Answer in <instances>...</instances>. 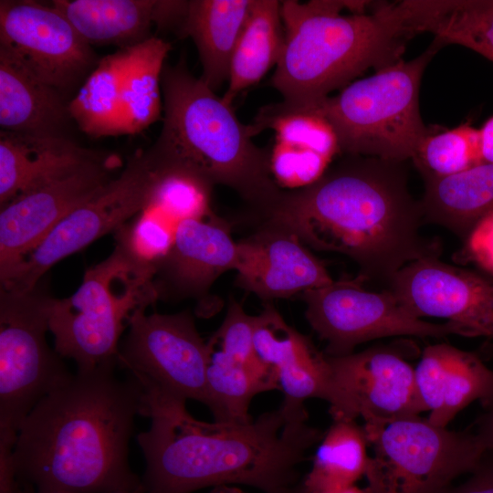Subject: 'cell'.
Segmentation results:
<instances>
[{
	"label": "cell",
	"instance_id": "cell-1",
	"mask_svg": "<svg viewBox=\"0 0 493 493\" xmlns=\"http://www.w3.org/2000/svg\"><path fill=\"white\" fill-rule=\"evenodd\" d=\"M141 415L151 419L137 435L145 493L238 485L285 493L301 481L299 466L325 433L308 423L304 404L286 401L247 423H208L193 417L184 402L143 394Z\"/></svg>",
	"mask_w": 493,
	"mask_h": 493
},
{
	"label": "cell",
	"instance_id": "cell-2",
	"mask_svg": "<svg viewBox=\"0 0 493 493\" xmlns=\"http://www.w3.org/2000/svg\"><path fill=\"white\" fill-rule=\"evenodd\" d=\"M262 222L288 229L315 250L348 257L358 278L386 286L407 264L440 252L421 234V204L404 162L347 155L314 184L282 190Z\"/></svg>",
	"mask_w": 493,
	"mask_h": 493
},
{
	"label": "cell",
	"instance_id": "cell-3",
	"mask_svg": "<svg viewBox=\"0 0 493 493\" xmlns=\"http://www.w3.org/2000/svg\"><path fill=\"white\" fill-rule=\"evenodd\" d=\"M116 366L77 372L41 399L18 429L16 477L37 492L113 493L143 487L129 464L143 392Z\"/></svg>",
	"mask_w": 493,
	"mask_h": 493
},
{
	"label": "cell",
	"instance_id": "cell-4",
	"mask_svg": "<svg viewBox=\"0 0 493 493\" xmlns=\"http://www.w3.org/2000/svg\"><path fill=\"white\" fill-rule=\"evenodd\" d=\"M281 2L284 46L270 84L292 108H311L368 68L402 59L405 28L397 2Z\"/></svg>",
	"mask_w": 493,
	"mask_h": 493
},
{
	"label": "cell",
	"instance_id": "cell-5",
	"mask_svg": "<svg viewBox=\"0 0 493 493\" xmlns=\"http://www.w3.org/2000/svg\"><path fill=\"white\" fill-rule=\"evenodd\" d=\"M164 118L159 137L148 149L158 159L189 168L214 186L234 190L262 221L282 189L275 182L269 151L252 141V125L243 124L232 105L216 96L187 68L184 59L162 73Z\"/></svg>",
	"mask_w": 493,
	"mask_h": 493
},
{
	"label": "cell",
	"instance_id": "cell-6",
	"mask_svg": "<svg viewBox=\"0 0 493 493\" xmlns=\"http://www.w3.org/2000/svg\"><path fill=\"white\" fill-rule=\"evenodd\" d=\"M156 274L116 245L109 257L86 271L75 293L48 297L55 351L73 360L78 372L118 365L120 338L131 317L160 297Z\"/></svg>",
	"mask_w": 493,
	"mask_h": 493
},
{
	"label": "cell",
	"instance_id": "cell-7",
	"mask_svg": "<svg viewBox=\"0 0 493 493\" xmlns=\"http://www.w3.org/2000/svg\"><path fill=\"white\" fill-rule=\"evenodd\" d=\"M444 46L434 40L418 57L375 70L311 109L332 126L341 152L393 162L412 159L429 133L419 111L423 73Z\"/></svg>",
	"mask_w": 493,
	"mask_h": 493
},
{
	"label": "cell",
	"instance_id": "cell-8",
	"mask_svg": "<svg viewBox=\"0 0 493 493\" xmlns=\"http://www.w3.org/2000/svg\"><path fill=\"white\" fill-rule=\"evenodd\" d=\"M363 427L373 450L364 476L370 493H444L486 454L475 433L450 431L420 415Z\"/></svg>",
	"mask_w": 493,
	"mask_h": 493
},
{
	"label": "cell",
	"instance_id": "cell-9",
	"mask_svg": "<svg viewBox=\"0 0 493 493\" xmlns=\"http://www.w3.org/2000/svg\"><path fill=\"white\" fill-rule=\"evenodd\" d=\"M47 299L38 285L24 292L1 288L0 438L16 441L35 405L74 376L47 342Z\"/></svg>",
	"mask_w": 493,
	"mask_h": 493
},
{
	"label": "cell",
	"instance_id": "cell-10",
	"mask_svg": "<svg viewBox=\"0 0 493 493\" xmlns=\"http://www.w3.org/2000/svg\"><path fill=\"white\" fill-rule=\"evenodd\" d=\"M156 176L149 152L131 157L121 173L68 214L6 275L1 288L29 291L55 264L110 231H117L146 205Z\"/></svg>",
	"mask_w": 493,
	"mask_h": 493
},
{
	"label": "cell",
	"instance_id": "cell-11",
	"mask_svg": "<svg viewBox=\"0 0 493 493\" xmlns=\"http://www.w3.org/2000/svg\"><path fill=\"white\" fill-rule=\"evenodd\" d=\"M128 327L118 365L143 394L206 404V342L189 311L147 315L138 309Z\"/></svg>",
	"mask_w": 493,
	"mask_h": 493
},
{
	"label": "cell",
	"instance_id": "cell-12",
	"mask_svg": "<svg viewBox=\"0 0 493 493\" xmlns=\"http://www.w3.org/2000/svg\"><path fill=\"white\" fill-rule=\"evenodd\" d=\"M362 282L360 278L333 281L300 294L307 320L326 342L328 356H344L362 343L387 337L458 335L448 322L435 323L414 316L389 289L370 291Z\"/></svg>",
	"mask_w": 493,
	"mask_h": 493
},
{
	"label": "cell",
	"instance_id": "cell-13",
	"mask_svg": "<svg viewBox=\"0 0 493 493\" xmlns=\"http://www.w3.org/2000/svg\"><path fill=\"white\" fill-rule=\"evenodd\" d=\"M0 47L64 96L99 62L58 10L36 1L0 2Z\"/></svg>",
	"mask_w": 493,
	"mask_h": 493
},
{
	"label": "cell",
	"instance_id": "cell-14",
	"mask_svg": "<svg viewBox=\"0 0 493 493\" xmlns=\"http://www.w3.org/2000/svg\"><path fill=\"white\" fill-rule=\"evenodd\" d=\"M414 316L445 320L459 336L493 339V278L424 257L400 269L386 286Z\"/></svg>",
	"mask_w": 493,
	"mask_h": 493
},
{
	"label": "cell",
	"instance_id": "cell-15",
	"mask_svg": "<svg viewBox=\"0 0 493 493\" xmlns=\"http://www.w3.org/2000/svg\"><path fill=\"white\" fill-rule=\"evenodd\" d=\"M119 166L116 156L100 154L2 206L0 277L11 271L68 214L96 194Z\"/></svg>",
	"mask_w": 493,
	"mask_h": 493
},
{
	"label": "cell",
	"instance_id": "cell-16",
	"mask_svg": "<svg viewBox=\"0 0 493 493\" xmlns=\"http://www.w3.org/2000/svg\"><path fill=\"white\" fill-rule=\"evenodd\" d=\"M328 359L341 401L339 419L362 417L364 424H369L425 412L414 368L395 351L372 347Z\"/></svg>",
	"mask_w": 493,
	"mask_h": 493
},
{
	"label": "cell",
	"instance_id": "cell-17",
	"mask_svg": "<svg viewBox=\"0 0 493 493\" xmlns=\"http://www.w3.org/2000/svg\"><path fill=\"white\" fill-rule=\"evenodd\" d=\"M235 284L264 302L322 288L334 280L326 266L288 229L269 222L236 242Z\"/></svg>",
	"mask_w": 493,
	"mask_h": 493
},
{
	"label": "cell",
	"instance_id": "cell-18",
	"mask_svg": "<svg viewBox=\"0 0 493 493\" xmlns=\"http://www.w3.org/2000/svg\"><path fill=\"white\" fill-rule=\"evenodd\" d=\"M254 344L260 361L277 378L284 401L304 404L318 398L330 404L332 419L341 414V401L328 356L305 335L289 326L272 301L254 316Z\"/></svg>",
	"mask_w": 493,
	"mask_h": 493
},
{
	"label": "cell",
	"instance_id": "cell-19",
	"mask_svg": "<svg viewBox=\"0 0 493 493\" xmlns=\"http://www.w3.org/2000/svg\"><path fill=\"white\" fill-rule=\"evenodd\" d=\"M236 242L225 220L215 215L186 219L179 225L172 249L158 267L160 297L166 293L202 302L222 274L236 269Z\"/></svg>",
	"mask_w": 493,
	"mask_h": 493
},
{
	"label": "cell",
	"instance_id": "cell-20",
	"mask_svg": "<svg viewBox=\"0 0 493 493\" xmlns=\"http://www.w3.org/2000/svg\"><path fill=\"white\" fill-rule=\"evenodd\" d=\"M420 399L431 424L446 427L472 402L493 407V370L472 351L446 342L426 346L414 368Z\"/></svg>",
	"mask_w": 493,
	"mask_h": 493
},
{
	"label": "cell",
	"instance_id": "cell-21",
	"mask_svg": "<svg viewBox=\"0 0 493 493\" xmlns=\"http://www.w3.org/2000/svg\"><path fill=\"white\" fill-rule=\"evenodd\" d=\"M100 153L66 136L0 132V205L71 173Z\"/></svg>",
	"mask_w": 493,
	"mask_h": 493
},
{
	"label": "cell",
	"instance_id": "cell-22",
	"mask_svg": "<svg viewBox=\"0 0 493 493\" xmlns=\"http://www.w3.org/2000/svg\"><path fill=\"white\" fill-rule=\"evenodd\" d=\"M68 120L71 117L64 95L0 47L1 130L64 136L62 131Z\"/></svg>",
	"mask_w": 493,
	"mask_h": 493
},
{
	"label": "cell",
	"instance_id": "cell-23",
	"mask_svg": "<svg viewBox=\"0 0 493 493\" xmlns=\"http://www.w3.org/2000/svg\"><path fill=\"white\" fill-rule=\"evenodd\" d=\"M397 5L412 37L431 33L443 46L457 44L493 62V0H404Z\"/></svg>",
	"mask_w": 493,
	"mask_h": 493
},
{
	"label": "cell",
	"instance_id": "cell-24",
	"mask_svg": "<svg viewBox=\"0 0 493 493\" xmlns=\"http://www.w3.org/2000/svg\"><path fill=\"white\" fill-rule=\"evenodd\" d=\"M149 153L156 164V176L146 205L134 218L142 226L173 242L183 221L214 215L211 209L214 185L189 168Z\"/></svg>",
	"mask_w": 493,
	"mask_h": 493
},
{
	"label": "cell",
	"instance_id": "cell-25",
	"mask_svg": "<svg viewBox=\"0 0 493 493\" xmlns=\"http://www.w3.org/2000/svg\"><path fill=\"white\" fill-rule=\"evenodd\" d=\"M252 0H191L180 34L198 50L200 79L214 91L229 79L230 62Z\"/></svg>",
	"mask_w": 493,
	"mask_h": 493
},
{
	"label": "cell",
	"instance_id": "cell-26",
	"mask_svg": "<svg viewBox=\"0 0 493 493\" xmlns=\"http://www.w3.org/2000/svg\"><path fill=\"white\" fill-rule=\"evenodd\" d=\"M424 182L420 200L424 221L463 240L493 212V163H483L456 174Z\"/></svg>",
	"mask_w": 493,
	"mask_h": 493
},
{
	"label": "cell",
	"instance_id": "cell-27",
	"mask_svg": "<svg viewBox=\"0 0 493 493\" xmlns=\"http://www.w3.org/2000/svg\"><path fill=\"white\" fill-rule=\"evenodd\" d=\"M153 0H55L52 5L89 45H136L148 36Z\"/></svg>",
	"mask_w": 493,
	"mask_h": 493
},
{
	"label": "cell",
	"instance_id": "cell-28",
	"mask_svg": "<svg viewBox=\"0 0 493 493\" xmlns=\"http://www.w3.org/2000/svg\"><path fill=\"white\" fill-rule=\"evenodd\" d=\"M280 6L277 0H252L230 62L228 88L223 97L227 103L278 64L285 38Z\"/></svg>",
	"mask_w": 493,
	"mask_h": 493
},
{
	"label": "cell",
	"instance_id": "cell-29",
	"mask_svg": "<svg viewBox=\"0 0 493 493\" xmlns=\"http://www.w3.org/2000/svg\"><path fill=\"white\" fill-rule=\"evenodd\" d=\"M170 49L168 42L154 37L127 47L120 135L140 132L159 119L162 73Z\"/></svg>",
	"mask_w": 493,
	"mask_h": 493
},
{
	"label": "cell",
	"instance_id": "cell-30",
	"mask_svg": "<svg viewBox=\"0 0 493 493\" xmlns=\"http://www.w3.org/2000/svg\"><path fill=\"white\" fill-rule=\"evenodd\" d=\"M206 406L215 421L247 423L252 399L259 393L279 390L272 372L255 369L206 341Z\"/></svg>",
	"mask_w": 493,
	"mask_h": 493
},
{
	"label": "cell",
	"instance_id": "cell-31",
	"mask_svg": "<svg viewBox=\"0 0 493 493\" xmlns=\"http://www.w3.org/2000/svg\"><path fill=\"white\" fill-rule=\"evenodd\" d=\"M318 445L311 468L301 479L305 493L354 485L365 476L369 443L356 420H333Z\"/></svg>",
	"mask_w": 493,
	"mask_h": 493
},
{
	"label": "cell",
	"instance_id": "cell-32",
	"mask_svg": "<svg viewBox=\"0 0 493 493\" xmlns=\"http://www.w3.org/2000/svg\"><path fill=\"white\" fill-rule=\"evenodd\" d=\"M126 58L127 47L100 58L68 102L71 120L90 136L120 135L121 94Z\"/></svg>",
	"mask_w": 493,
	"mask_h": 493
},
{
	"label": "cell",
	"instance_id": "cell-33",
	"mask_svg": "<svg viewBox=\"0 0 493 493\" xmlns=\"http://www.w3.org/2000/svg\"><path fill=\"white\" fill-rule=\"evenodd\" d=\"M258 134L265 129L275 132V141L316 151L333 159L341 152L330 123L311 109L292 108L283 102L261 108L251 123Z\"/></svg>",
	"mask_w": 493,
	"mask_h": 493
},
{
	"label": "cell",
	"instance_id": "cell-34",
	"mask_svg": "<svg viewBox=\"0 0 493 493\" xmlns=\"http://www.w3.org/2000/svg\"><path fill=\"white\" fill-rule=\"evenodd\" d=\"M412 160L424 179L450 176L483 163L479 129L465 123L428 133Z\"/></svg>",
	"mask_w": 493,
	"mask_h": 493
},
{
	"label": "cell",
	"instance_id": "cell-35",
	"mask_svg": "<svg viewBox=\"0 0 493 493\" xmlns=\"http://www.w3.org/2000/svg\"><path fill=\"white\" fill-rule=\"evenodd\" d=\"M464 242L466 257L493 278V212L477 223Z\"/></svg>",
	"mask_w": 493,
	"mask_h": 493
},
{
	"label": "cell",
	"instance_id": "cell-36",
	"mask_svg": "<svg viewBox=\"0 0 493 493\" xmlns=\"http://www.w3.org/2000/svg\"><path fill=\"white\" fill-rule=\"evenodd\" d=\"M468 477L452 485L444 493H493V456L485 454Z\"/></svg>",
	"mask_w": 493,
	"mask_h": 493
},
{
	"label": "cell",
	"instance_id": "cell-37",
	"mask_svg": "<svg viewBox=\"0 0 493 493\" xmlns=\"http://www.w3.org/2000/svg\"><path fill=\"white\" fill-rule=\"evenodd\" d=\"M475 434L486 453L493 456V407L478 419Z\"/></svg>",
	"mask_w": 493,
	"mask_h": 493
},
{
	"label": "cell",
	"instance_id": "cell-38",
	"mask_svg": "<svg viewBox=\"0 0 493 493\" xmlns=\"http://www.w3.org/2000/svg\"><path fill=\"white\" fill-rule=\"evenodd\" d=\"M479 135L482 160L493 163V116L479 129Z\"/></svg>",
	"mask_w": 493,
	"mask_h": 493
},
{
	"label": "cell",
	"instance_id": "cell-39",
	"mask_svg": "<svg viewBox=\"0 0 493 493\" xmlns=\"http://www.w3.org/2000/svg\"><path fill=\"white\" fill-rule=\"evenodd\" d=\"M320 493H370V491L366 487L362 488L354 484L339 488L329 489Z\"/></svg>",
	"mask_w": 493,
	"mask_h": 493
},
{
	"label": "cell",
	"instance_id": "cell-40",
	"mask_svg": "<svg viewBox=\"0 0 493 493\" xmlns=\"http://www.w3.org/2000/svg\"><path fill=\"white\" fill-rule=\"evenodd\" d=\"M12 493H64V492H37L31 488H23L19 484L17 488ZM113 493H145V491H144L143 487H142L141 488H138L132 491H120V492H113Z\"/></svg>",
	"mask_w": 493,
	"mask_h": 493
},
{
	"label": "cell",
	"instance_id": "cell-41",
	"mask_svg": "<svg viewBox=\"0 0 493 493\" xmlns=\"http://www.w3.org/2000/svg\"><path fill=\"white\" fill-rule=\"evenodd\" d=\"M210 493H248L237 486H218L211 489Z\"/></svg>",
	"mask_w": 493,
	"mask_h": 493
},
{
	"label": "cell",
	"instance_id": "cell-42",
	"mask_svg": "<svg viewBox=\"0 0 493 493\" xmlns=\"http://www.w3.org/2000/svg\"><path fill=\"white\" fill-rule=\"evenodd\" d=\"M285 493H304V490H303V488H302V485H301V481L298 485H296L295 487H293L290 489H288V491H286Z\"/></svg>",
	"mask_w": 493,
	"mask_h": 493
}]
</instances>
